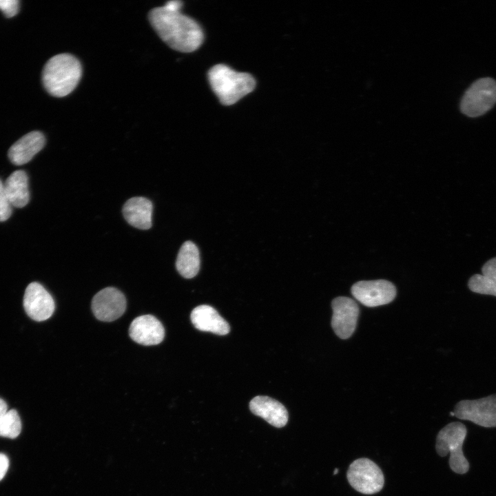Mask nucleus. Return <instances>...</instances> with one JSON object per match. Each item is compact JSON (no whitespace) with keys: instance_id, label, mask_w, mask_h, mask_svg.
Returning <instances> with one entry per match:
<instances>
[{"instance_id":"nucleus-1","label":"nucleus","mask_w":496,"mask_h":496,"mask_svg":"<svg viewBox=\"0 0 496 496\" xmlns=\"http://www.w3.org/2000/svg\"><path fill=\"white\" fill-rule=\"evenodd\" d=\"M148 18L161 39L175 50L192 52L203 43L204 35L200 25L180 11L157 7L150 10Z\"/></svg>"},{"instance_id":"nucleus-2","label":"nucleus","mask_w":496,"mask_h":496,"mask_svg":"<svg viewBox=\"0 0 496 496\" xmlns=\"http://www.w3.org/2000/svg\"><path fill=\"white\" fill-rule=\"evenodd\" d=\"M82 74L79 61L68 53L56 54L45 63L42 81L46 91L55 97L71 93L78 85Z\"/></svg>"},{"instance_id":"nucleus-3","label":"nucleus","mask_w":496,"mask_h":496,"mask_svg":"<svg viewBox=\"0 0 496 496\" xmlns=\"http://www.w3.org/2000/svg\"><path fill=\"white\" fill-rule=\"evenodd\" d=\"M208 79L212 90L225 105L236 103L256 87L251 74L236 72L224 64L213 66L208 72Z\"/></svg>"},{"instance_id":"nucleus-4","label":"nucleus","mask_w":496,"mask_h":496,"mask_svg":"<svg viewBox=\"0 0 496 496\" xmlns=\"http://www.w3.org/2000/svg\"><path fill=\"white\" fill-rule=\"evenodd\" d=\"M466 434L467 429L464 424L453 422L442 428L436 437L435 449L437 454L445 457L450 453L449 466L457 474H464L469 470L468 461L462 451Z\"/></svg>"},{"instance_id":"nucleus-5","label":"nucleus","mask_w":496,"mask_h":496,"mask_svg":"<svg viewBox=\"0 0 496 496\" xmlns=\"http://www.w3.org/2000/svg\"><path fill=\"white\" fill-rule=\"evenodd\" d=\"M347 477L355 490L366 495L380 492L384 484L382 470L368 458H359L353 461L349 467Z\"/></svg>"},{"instance_id":"nucleus-6","label":"nucleus","mask_w":496,"mask_h":496,"mask_svg":"<svg viewBox=\"0 0 496 496\" xmlns=\"http://www.w3.org/2000/svg\"><path fill=\"white\" fill-rule=\"evenodd\" d=\"M496 103V81L482 78L474 82L465 92L461 101L462 112L477 117L488 111Z\"/></svg>"},{"instance_id":"nucleus-7","label":"nucleus","mask_w":496,"mask_h":496,"mask_svg":"<svg viewBox=\"0 0 496 496\" xmlns=\"http://www.w3.org/2000/svg\"><path fill=\"white\" fill-rule=\"evenodd\" d=\"M454 415L486 428L496 427V394L478 400H464L457 403Z\"/></svg>"},{"instance_id":"nucleus-8","label":"nucleus","mask_w":496,"mask_h":496,"mask_svg":"<svg viewBox=\"0 0 496 496\" xmlns=\"http://www.w3.org/2000/svg\"><path fill=\"white\" fill-rule=\"evenodd\" d=\"M351 293L362 304L374 307L393 301L396 289L393 283L385 280H362L352 286Z\"/></svg>"},{"instance_id":"nucleus-9","label":"nucleus","mask_w":496,"mask_h":496,"mask_svg":"<svg viewBox=\"0 0 496 496\" xmlns=\"http://www.w3.org/2000/svg\"><path fill=\"white\" fill-rule=\"evenodd\" d=\"M331 327L341 339H347L354 333L359 316V307L351 298L340 296L331 302Z\"/></svg>"},{"instance_id":"nucleus-10","label":"nucleus","mask_w":496,"mask_h":496,"mask_svg":"<svg viewBox=\"0 0 496 496\" xmlns=\"http://www.w3.org/2000/svg\"><path fill=\"white\" fill-rule=\"evenodd\" d=\"M126 309L123 293L114 287H106L99 291L92 301L95 317L101 321L111 322L120 318Z\"/></svg>"},{"instance_id":"nucleus-11","label":"nucleus","mask_w":496,"mask_h":496,"mask_svg":"<svg viewBox=\"0 0 496 496\" xmlns=\"http://www.w3.org/2000/svg\"><path fill=\"white\" fill-rule=\"evenodd\" d=\"M23 307L30 318L40 322L52 316L55 304L49 292L41 284L34 282L25 289Z\"/></svg>"},{"instance_id":"nucleus-12","label":"nucleus","mask_w":496,"mask_h":496,"mask_svg":"<svg viewBox=\"0 0 496 496\" xmlns=\"http://www.w3.org/2000/svg\"><path fill=\"white\" fill-rule=\"evenodd\" d=\"M129 334L134 342L140 344L156 345L163 341L165 329L156 318L152 315H143L132 322Z\"/></svg>"},{"instance_id":"nucleus-13","label":"nucleus","mask_w":496,"mask_h":496,"mask_svg":"<svg viewBox=\"0 0 496 496\" xmlns=\"http://www.w3.org/2000/svg\"><path fill=\"white\" fill-rule=\"evenodd\" d=\"M249 409L253 414L277 428L283 427L288 422V412L284 405L268 396L254 397L249 402Z\"/></svg>"},{"instance_id":"nucleus-14","label":"nucleus","mask_w":496,"mask_h":496,"mask_svg":"<svg viewBox=\"0 0 496 496\" xmlns=\"http://www.w3.org/2000/svg\"><path fill=\"white\" fill-rule=\"evenodd\" d=\"M45 144V138L41 132H30L10 147L8 151L9 159L14 165H24L31 161Z\"/></svg>"},{"instance_id":"nucleus-15","label":"nucleus","mask_w":496,"mask_h":496,"mask_svg":"<svg viewBox=\"0 0 496 496\" xmlns=\"http://www.w3.org/2000/svg\"><path fill=\"white\" fill-rule=\"evenodd\" d=\"M190 317L194 327L201 331L224 335L230 331L228 322L211 306L203 304L195 307Z\"/></svg>"},{"instance_id":"nucleus-16","label":"nucleus","mask_w":496,"mask_h":496,"mask_svg":"<svg viewBox=\"0 0 496 496\" xmlns=\"http://www.w3.org/2000/svg\"><path fill=\"white\" fill-rule=\"evenodd\" d=\"M153 205L144 197H133L125 203L123 214L126 221L140 229H148L152 227Z\"/></svg>"},{"instance_id":"nucleus-17","label":"nucleus","mask_w":496,"mask_h":496,"mask_svg":"<svg viewBox=\"0 0 496 496\" xmlns=\"http://www.w3.org/2000/svg\"><path fill=\"white\" fill-rule=\"evenodd\" d=\"M3 185L8 200L12 207L21 208L28 203V177L23 170L12 172Z\"/></svg>"},{"instance_id":"nucleus-18","label":"nucleus","mask_w":496,"mask_h":496,"mask_svg":"<svg viewBox=\"0 0 496 496\" xmlns=\"http://www.w3.org/2000/svg\"><path fill=\"white\" fill-rule=\"evenodd\" d=\"M482 274H475L468 286L474 293L496 296V257L488 260L482 268Z\"/></svg>"},{"instance_id":"nucleus-19","label":"nucleus","mask_w":496,"mask_h":496,"mask_svg":"<svg viewBox=\"0 0 496 496\" xmlns=\"http://www.w3.org/2000/svg\"><path fill=\"white\" fill-rule=\"evenodd\" d=\"M176 267L185 278H192L200 269V254L197 246L192 241L185 242L177 256Z\"/></svg>"},{"instance_id":"nucleus-20","label":"nucleus","mask_w":496,"mask_h":496,"mask_svg":"<svg viewBox=\"0 0 496 496\" xmlns=\"http://www.w3.org/2000/svg\"><path fill=\"white\" fill-rule=\"evenodd\" d=\"M21 431V421L17 411L11 409L0 419V436L14 439Z\"/></svg>"},{"instance_id":"nucleus-21","label":"nucleus","mask_w":496,"mask_h":496,"mask_svg":"<svg viewBox=\"0 0 496 496\" xmlns=\"http://www.w3.org/2000/svg\"><path fill=\"white\" fill-rule=\"evenodd\" d=\"M12 206L7 197L4 185L0 180V222L7 220L11 216Z\"/></svg>"},{"instance_id":"nucleus-22","label":"nucleus","mask_w":496,"mask_h":496,"mask_svg":"<svg viewBox=\"0 0 496 496\" xmlns=\"http://www.w3.org/2000/svg\"><path fill=\"white\" fill-rule=\"evenodd\" d=\"M19 8L18 0H0V10L8 18L15 16L19 12Z\"/></svg>"},{"instance_id":"nucleus-23","label":"nucleus","mask_w":496,"mask_h":496,"mask_svg":"<svg viewBox=\"0 0 496 496\" xmlns=\"http://www.w3.org/2000/svg\"><path fill=\"white\" fill-rule=\"evenodd\" d=\"M9 467V459L8 457L0 453V481L6 475Z\"/></svg>"},{"instance_id":"nucleus-24","label":"nucleus","mask_w":496,"mask_h":496,"mask_svg":"<svg viewBox=\"0 0 496 496\" xmlns=\"http://www.w3.org/2000/svg\"><path fill=\"white\" fill-rule=\"evenodd\" d=\"M182 5L183 3L180 1H167L163 6L170 10L180 11Z\"/></svg>"},{"instance_id":"nucleus-25","label":"nucleus","mask_w":496,"mask_h":496,"mask_svg":"<svg viewBox=\"0 0 496 496\" xmlns=\"http://www.w3.org/2000/svg\"><path fill=\"white\" fill-rule=\"evenodd\" d=\"M8 406L6 402L0 397V419L7 413Z\"/></svg>"},{"instance_id":"nucleus-26","label":"nucleus","mask_w":496,"mask_h":496,"mask_svg":"<svg viewBox=\"0 0 496 496\" xmlns=\"http://www.w3.org/2000/svg\"><path fill=\"white\" fill-rule=\"evenodd\" d=\"M338 468H335V471H334L333 474H334V475L337 474V473H338Z\"/></svg>"}]
</instances>
